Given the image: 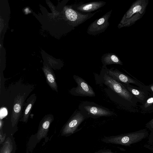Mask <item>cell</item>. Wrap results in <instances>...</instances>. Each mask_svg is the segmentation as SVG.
<instances>
[{
	"mask_svg": "<svg viewBox=\"0 0 153 153\" xmlns=\"http://www.w3.org/2000/svg\"><path fill=\"white\" fill-rule=\"evenodd\" d=\"M105 69L109 76L121 84L125 85L134 84L147 90L146 85L134 78H132L116 69L112 68L109 69L107 67Z\"/></svg>",
	"mask_w": 153,
	"mask_h": 153,
	"instance_id": "obj_8",
	"label": "cell"
},
{
	"mask_svg": "<svg viewBox=\"0 0 153 153\" xmlns=\"http://www.w3.org/2000/svg\"><path fill=\"white\" fill-rule=\"evenodd\" d=\"M148 142L151 144H153V131L150 132Z\"/></svg>",
	"mask_w": 153,
	"mask_h": 153,
	"instance_id": "obj_19",
	"label": "cell"
},
{
	"mask_svg": "<svg viewBox=\"0 0 153 153\" xmlns=\"http://www.w3.org/2000/svg\"><path fill=\"white\" fill-rule=\"evenodd\" d=\"M86 118L80 111H75L63 129V134L71 135L75 133L79 126Z\"/></svg>",
	"mask_w": 153,
	"mask_h": 153,
	"instance_id": "obj_9",
	"label": "cell"
},
{
	"mask_svg": "<svg viewBox=\"0 0 153 153\" xmlns=\"http://www.w3.org/2000/svg\"><path fill=\"white\" fill-rule=\"evenodd\" d=\"M65 10V16L71 25L74 27L84 22L99 11L84 14L74 9L71 6L66 7Z\"/></svg>",
	"mask_w": 153,
	"mask_h": 153,
	"instance_id": "obj_5",
	"label": "cell"
},
{
	"mask_svg": "<svg viewBox=\"0 0 153 153\" xmlns=\"http://www.w3.org/2000/svg\"><path fill=\"white\" fill-rule=\"evenodd\" d=\"M139 106L142 113L153 112V95L149 94V96L146 102Z\"/></svg>",
	"mask_w": 153,
	"mask_h": 153,
	"instance_id": "obj_16",
	"label": "cell"
},
{
	"mask_svg": "<svg viewBox=\"0 0 153 153\" xmlns=\"http://www.w3.org/2000/svg\"><path fill=\"white\" fill-rule=\"evenodd\" d=\"M36 100V96L35 94L32 95L28 99L22 114V119L24 122H26L27 120Z\"/></svg>",
	"mask_w": 153,
	"mask_h": 153,
	"instance_id": "obj_15",
	"label": "cell"
},
{
	"mask_svg": "<svg viewBox=\"0 0 153 153\" xmlns=\"http://www.w3.org/2000/svg\"><path fill=\"white\" fill-rule=\"evenodd\" d=\"M149 3V0H137L134 2L122 17L117 27H130L142 17Z\"/></svg>",
	"mask_w": 153,
	"mask_h": 153,
	"instance_id": "obj_2",
	"label": "cell"
},
{
	"mask_svg": "<svg viewBox=\"0 0 153 153\" xmlns=\"http://www.w3.org/2000/svg\"><path fill=\"white\" fill-rule=\"evenodd\" d=\"M105 72L102 76V82L110 88L124 100L128 110L133 112H138L137 103L136 98L122 84L117 81Z\"/></svg>",
	"mask_w": 153,
	"mask_h": 153,
	"instance_id": "obj_1",
	"label": "cell"
},
{
	"mask_svg": "<svg viewBox=\"0 0 153 153\" xmlns=\"http://www.w3.org/2000/svg\"><path fill=\"white\" fill-rule=\"evenodd\" d=\"M79 109L86 118L96 119L102 117H110L115 113L108 109L93 102L83 101L80 104Z\"/></svg>",
	"mask_w": 153,
	"mask_h": 153,
	"instance_id": "obj_4",
	"label": "cell"
},
{
	"mask_svg": "<svg viewBox=\"0 0 153 153\" xmlns=\"http://www.w3.org/2000/svg\"><path fill=\"white\" fill-rule=\"evenodd\" d=\"M106 2L102 1H92L85 3L75 4L71 5L74 9L85 14L91 13L106 4Z\"/></svg>",
	"mask_w": 153,
	"mask_h": 153,
	"instance_id": "obj_10",
	"label": "cell"
},
{
	"mask_svg": "<svg viewBox=\"0 0 153 153\" xmlns=\"http://www.w3.org/2000/svg\"><path fill=\"white\" fill-rule=\"evenodd\" d=\"M101 60L103 67L111 64L123 65L120 58L116 54L112 53H108L103 54L101 57Z\"/></svg>",
	"mask_w": 153,
	"mask_h": 153,
	"instance_id": "obj_13",
	"label": "cell"
},
{
	"mask_svg": "<svg viewBox=\"0 0 153 153\" xmlns=\"http://www.w3.org/2000/svg\"><path fill=\"white\" fill-rule=\"evenodd\" d=\"M94 153H117L113 152L109 149H101L95 152Z\"/></svg>",
	"mask_w": 153,
	"mask_h": 153,
	"instance_id": "obj_17",
	"label": "cell"
},
{
	"mask_svg": "<svg viewBox=\"0 0 153 153\" xmlns=\"http://www.w3.org/2000/svg\"><path fill=\"white\" fill-rule=\"evenodd\" d=\"M25 95V93H19L14 99L11 117V122L13 125L16 123L21 115Z\"/></svg>",
	"mask_w": 153,
	"mask_h": 153,
	"instance_id": "obj_11",
	"label": "cell"
},
{
	"mask_svg": "<svg viewBox=\"0 0 153 153\" xmlns=\"http://www.w3.org/2000/svg\"><path fill=\"white\" fill-rule=\"evenodd\" d=\"M73 77L77 84V86L71 90L70 92L71 94L81 97L95 96V94L93 88L85 80L76 75H74Z\"/></svg>",
	"mask_w": 153,
	"mask_h": 153,
	"instance_id": "obj_6",
	"label": "cell"
},
{
	"mask_svg": "<svg viewBox=\"0 0 153 153\" xmlns=\"http://www.w3.org/2000/svg\"><path fill=\"white\" fill-rule=\"evenodd\" d=\"M147 90L149 94L153 95V83L146 85Z\"/></svg>",
	"mask_w": 153,
	"mask_h": 153,
	"instance_id": "obj_18",
	"label": "cell"
},
{
	"mask_svg": "<svg viewBox=\"0 0 153 153\" xmlns=\"http://www.w3.org/2000/svg\"><path fill=\"white\" fill-rule=\"evenodd\" d=\"M148 135L149 132L147 130L143 129L117 135L105 137L102 139L101 140L106 143L130 146L131 145L140 142L145 139Z\"/></svg>",
	"mask_w": 153,
	"mask_h": 153,
	"instance_id": "obj_3",
	"label": "cell"
},
{
	"mask_svg": "<svg viewBox=\"0 0 153 153\" xmlns=\"http://www.w3.org/2000/svg\"><path fill=\"white\" fill-rule=\"evenodd\" d=\"M43 71L48 85L52 89L58 92V86L53 71L49 68L46 67L43 68Z\"/></svg>",
	"mask_w": 153,
	"mask_h": 153,
	"instance_id": "obj_14",
	"label": "cell"
},
{
	"mask_svg": "<svg viewBox=\"0 0 153 153\" xmlns=\"http://www.w3.org/2000/svg\"><path fill=\"white\" fill-rule=\"evenodd\" d=\"M123 85L141 104L146 102L149 96V93L146 90L130 84Z\"/></svg>",
	"mask_w": 153,
	"mask_h": 153,
	"instance_id": "obj_12",
	"label": "cell"
},
{
	"mask_svg": "<svg viewBox=\"0 0 153 153\" xmlns=\"http://www.w3.org/2000/svg\"><path fill=\"white\" fill-rule=\"evenodd\" d=\"M112 10L108 11L100 18L97 19L90 24L87 32L90 35L95 36L104 32L109 25L108 21Z\"/></svg>",
	"mask_w": 153,
	"mask_h": 153,
	"instance_id": "obj_7",
	"label": "cell"
}]
</instances>
